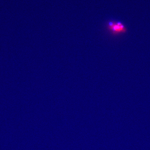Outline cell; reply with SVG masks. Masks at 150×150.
<instances>
[{
  "label": "cell",
  "instance_id": "cell-1",
  "mask_svg": "<svg viewBox=\"0 0 150 150\" xmlns=\"http://www.w3.org/2000/svg\"><path fill=\"white\" fill-rule=\"evenodd\" d=\"M108 28L110 30L115 33H123L125 31V26L120 22H110Z\"/></svg>",
  "mask_w": 150,
  "mask_h": 150
}]
</instances>
